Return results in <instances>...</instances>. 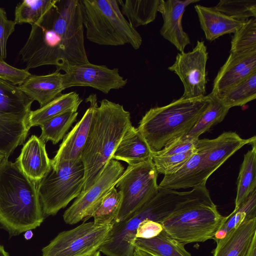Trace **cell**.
<instances>
[{"label": "cell", "mask_w": 256, "mask_h": 256, "mask_svg": "<svg viewBox=\"0 0 256 256\" xmlns=\"http://www.w3.org/2000/svg\"><path fill=\"white\" fill-rule=\"evenodd\" d=\"M80 0H56L31 25L28 38L19 54L26 69L54 65L58 72L88 61Z\"/></svg>", "instance_id": "obj_1"}, {"label": "cell", "mask_w": 256, "mask_h": 256, "mask_svg": "<svg viewBox=\"0 0 256 256\" xmlns=\"http://www.w3.org/2000/svg\"><path fill=\"white\" fill-rule=\"evenodd\" d=\"M36 184L16 162L0 166V226L10 236L40 226L44 219Z\"/></svg>", "instance_id": "obj_2"}, {"label": "cell", "mask_w": 256, "mask_h": 256, "mask_svg": "<svg viewBox=\"0 0 256 256\" xmlns=\"http://www.w3.org/2000/svg\"><path fill=\"white\" fill-rule=\"evenodd\" d=\"M100 103L82 153L84 174L80 194L88 190L98 179L124 134L132 126L130 113L123 106L107 99Z\"/></svg>", "instance_id": "obj_3"}, {"label": "cell", "mask_w": 256, "mask_h": 256, "mask_svg": "<svg viewBox=\"0 0 256 256\" xmlns=\"http://www.w3.org/2000/svg\"><path fill=\"white\" fill-rule=\"evenodd\" d=\"M210 101V94L192 98L181 96L168 104L147 111L140 121L138 128L152 152H156L185 136Z\"/></svg>", "instance_id": "obj_4"}, {"label": "cell", "mask_w": 256, "mask_h": 256, "mask_svg": "<svg viewBox=\"0 0 256 256\" xmlns=\"http://www.w3.org/2000/svg\"><path fill=\"white\" fill-rule=\"evenodd\" d=\"M87 39L102 46L130 44L134 50L142 38L121 12L116 0H80Z\"/></svg>", "instance_id": "obj_5"}, {"label": "cell", "mask_w": 256, "mask_h": 256, "mask_svg": "<svg viewBox=\"0 0 256 256\" xmlns=\"http://www.w3.org/2000/svg\"><path fill=\"white\" fill-rule=\"evenodd\" d=\"M225 218L208 194L190 202L160 224L170 236L185 244L214 239Z\"/></svg>", "instance_id": "obj_6"}, {"label": "cell", "mask_w": 256, "mask_h": 256, "mask_svg": "<svg viewBox=\"0 0 256 256\" xmlns=\"http://www.w3.org/2000/svg\"><path fill=\"white\" fill-rule=\"evenodd\" d=\"M84 174L82 162H61L51 166L50 170L36 184L44 216L56 215L80 194Z\"/></svg>", "instance_id": "obj_7"}, {"label": "cell", "mask_w": 256, "mask_h": 256, "mask_svg": "<svg viewBox=\"0 0 256 256\" xmlns=\"http://www.w3.org/2000/svg\"><path fill=\"white\" fill-rule=\"evenodd\" d=\"M158 175L152 159L128 165L115 186L122 194V202L113 222L126 219L156 194Z\"/></svg>", "instance_id": "obj_8"}, {"label": "cell", "mask_w": 256, "mask_h": 256, "mask_svg": "<svg viewBox=\"0 0 256 256\" xmlns=\"http://www.w3.org/2000/svg\"><path fill=\"white\" fill-rule=\"evenodd\" d=\"M113 223L98 226L84 222L58 234L42 250V256H90L98 250L106 239Z\"/></svg>", "instance_id": "obj_9"}, {"label": "cell", "mask_w": 256, "mask_h": 256, "mask_svg": "<svg viewBox=\"0 0 256 256\" xmlns=\"http://www.w3.org/2000/svg\"><path fill=\"white\" fill-rule=\"evenodd\" d=\"M124 167L118 160L111 159L96 182L86 192L80 194L64 212L63 219L69 224L86 222L100 204L104 196L122 176Z\"/></svg>", "instance_id": "obj_10"}, {"label": "cell", "mask_w": 256, "mask_h": 256, "mask_svg": "<svg viewBox=\"0 0 256 256\" xmlns=\"http://www.w3.org/2000/svg\"><path fill=\"white\" fill-rule=\"evenodd\" d=\"M208 60V52L204 41L198 40L192 51L178 53L174 62L168 67L182 83L184 92L182 98H192L206 96Z\"/></svg>", "instance_id": "obj_11"}, {"label": "cell", "mask_w": 256, "mask_h": 256, "mask_svg": "<svg viewBox=\"0 0 256 256\" xmlns=\"http://www.w3.org/2000/svg\"><path fill=\"white\" fill-rule=\"evenodd\" d=\"M63 74L65 89L73 86H90L105 94L124 87L128 82L118 68L90 62L70 66Z\"/></svg>", "instance_id": "obj_12"}, {"label": "cell", "mask_w": 256, "mask_h": 256, "mask_svg": "<svg viewBox=\"0 0 256 256\" xmlns=\"http://www.w3.org/2000/svg\"><path fill=\"white\" fill-rule=\"evenodd\" d=\"M256 144V137L244 139L234 132H226L213 139H198L196 144L202 154L203 164L210 175L228 158L246 144Z\"/></svg>", "instance_id": "obj_13"}, {"label": "cell", "mask_w": 256, "mask_h": 256, "mask_svg": "<svg viewBox=\"0 0 256 256\" xmlns=\"http://www.w3.org/2000/svg\"><path fill=\"white\" fill-rule=\"evenodd\" d=\"M86 102H89V107L82 118L64 136L56 154L50 160L51 166L61 162L76 164L82 162V153L88 139L94 112L98 106L96 94H90L86 99Z\"/></svg>", "instance_id": "obj_14"}, {"label": "cell", "mask_w": 256, "mask_h": 256, "mask_svg": "<svg viewBox=\"0 0 256 256\" xmlns=\"http://www.w3.org/2000/svg\"><path fill=\"white\" fill-rule=\"evenodd\" d=\"M30 129L28 120L0 93V151L8 158L24 144Z\"/></svg>", "instance_id": "obj_15"}, {"label": "cell", "mask_w": 256, "mask_h": 256, "mask_svg": "<svg viewBox=\"0 0 256 256\" xmlns=\"http://www.w3.org/2000/svg\"><path fill=\"white\" fill-rule=\"evenodd\" d=\"M200 0H160L158 12L162 17L160 35L173 44L180 52L190 44L188 34L183 30L182 20L186 8Z\"/></svg>", "instance_id": "obj_16"}, {"label": "cell", "mask_w": 256, "mask_h": 256, "mask_svg": "<svg viewBox=\"0 0 256 256\" xmlns=\"http://www.w3.org/2000/svg\"><path fill=\"white\" fill-rule=\"evenodd\" d=\"M256 72V50L231 53L214 79L212 91L214 96Z\"/></svg>", "instance_id": "obj_17"}, {"label": "cell", "mask_w": 256, "mask_h": 256, "mask_svg": "<svg viewBox=\"0 0 256 256\" xmlns=\"http://www.w3.org/2000/svg\"><path fill=\"white\" fill-rule=\"evenodd\" d=\"M216 242L213 256H256V218L244 222Z\"/></svg>", "instance_id": "obj_18"}, {"label": "cell", "mask_w": 256, "mask_h": 256, "mask_svg": "<svg viewBox=\"0 0 256 256\" xmlns=\"http://www.w3.org/2000/svg\"><path fill=\"white\" fill-rule=\"evenodd\" d=\"M16 162L30 180L36 184L50 170V159L46 143L39 137L32 135L24 144Z\"/></svg>", "instance_id": "obj_19"}, {"label": "cell", "mask_w": 256, "mask_h": 256, "mask_svg": "<svg viewBox=\"0 0 256 256\" xmlns=\"http://www.w3.org/2000/svg\"><path fill=\"white\" fill-rule=\"evenodd\" d=\"M210 176L203 164L202 154L197 150L176 172L164 176L158 187L176 190L193 188L205 186Z\"/></svg>", "instance_id": "obj_20"}, {"label": "cell", "mask_w": 256, "mask_h": 256, "mask_svg": "<svg viewBox=\"0 0 256 256\" xmlns=\"http://www.w3.org/2000/svg\"><path fill=\"white\" fill-rule=\"evenodd\" d=\"M32 100L37 101L42 108L60 96L65 90L63 74L55 72L45 75H32L18 86Z\"/></svg>", "instance_id": "obj_21"}, {"label": "cell", "mask_w": 256, "mask_h": 256, "mask_svg": "<svg viewBox=\"0 0 256 256\" xmlns=\"http://www.w3.org/2000/svg\"><path fill=\"white\" fill-rule=\"evenodd\" d=\"M194 9L206 38L210 42L224 34H234L246 21L232 18L218 10L215 7L196 4Z\"/></svg>", "instance_id": "obj_22"}, {"label": "cell", "mask_w": 256, "mask_h": 256, "mask_svg": "<svg viewBox=\"0 0 256 256\" xmlns=\"http://www.w3.org/2000/svg\"><path fill=\"white\" fill-rule=\"evenodd\" d=\"M148 144L138 128L132 126L119 142L112 159L132 165L152 159Z\"/></svg>", "instance_id": "obj_23"}, {"label": "cell", "mask_w": 256, "mask_h": 256, "mask_svg": "<svg viewBox=\"0 0 256 256\" xmlns=\"http://www.w3.org/2000/svg\"><path fill=\"white\" fill-rule=\"evenodd\" d=\"M82 102L75 92L62 94L46 106L31 110L28 117V126H40L42 124L60 114L68 112H77Z\"/></svg>", "instance_id": "obj_24"}, {"label": "cell", "mask_w": 256, "mask_h": 256, "mask_svg": "<svg viewBox=\"0 0 256 256\" xmlns=\"http://www.w3.org/2000/svg\"><path fill=\"white\" fill-rule=\"evenodd\" d=\"M134 247L152 256H192L184 244L170 236L164 230L152 238H136Z\"/></svg>", "instance_id": "obj_25"}, {"label": "cell", "mask_w": 256, "mask_h": 256, "mask_svg": "<svg viewBox=\"0 0 256 256\" xmlns=\"http://www.w3.org/2000/svg\"><path fill=\"white\" fill-rule=\"evenodd\" d=\"M118 2L122 15L136 28L154 20L160 0H118Z\"/></svg>", "instance_id": "obj_26"}, {"label": "cell", "mask_w": 256, "mask_h": 256, "mask_svg": "<svg viewBox=\"0 0 256 256\" xmlns=\"http://www.w3.org/2000/svg\"><path fill=\"white\" fill-rule=\"evenodd\" d=\"M256 190V144L244 155L237 180L234 209H237Z\"/></svg>", "instance_id": "obj_27"}, {"label": "cell", "mask_w": 256, "mask_h": 256, "mask_svg": "<svg viewBox=\"0 0 256 256\" xmlns=\"http://www.w3.org/2000/svg\"><path fill=\"white\" fill-rule=\"evenodd\" d=\"M210 101L191 130L184 137L196 140L202 134L222 122L229 112L230 108L216 96L211 93Z\"/></svg>", "instance_id": "obj_28"}, {"label": "cell", "mask_w": 256, "mask_h": 256, "mask_svg": "<svg viewBox=\"0 0 256 256\" xmlns=\"http://www.w3.org/2000/svg\"><path fill=\"white\" fill-rule=\"evenodd\" d=\"M216 96L226 106H242L256 98V72Z\"/></svg>", "instance_id": "obj_29"}, {"label": "cell", "mask_w": 256, "mask_h": 256, "mask_svg": "<svg viewBox=\"0 0 256 256\" xmlns=\"http://www.w3.org/2000/svg\"><path fill=\"white\" fill-rule=\"evenodd\" d=\"M256 218V190L248 199L226 218L216 233L214 239L218 240L244 222Z\"/></svg>", "instance_id": "obj_30"}, {"label": "cell", "mask_w": 256, "mask_h": 256, "mask_svg": "<svg viewBox=\"0 0 256 256\" xmlns=\"http://www.w3.org/2000/svg\"><path fill=\"white\" fill-rule=\"evenodd\" d=\"M78 114L77 112H68L49 120L40 126L42 133L39 138L45 143L50 140L54 144H58L76 120Z\"/></svg>", "instance_id": "obj_31"}, {"label": "cell", "mask_w": 256, "mask_h": 256, "mask_svg": "<svg viewBox=\"0 0 256 256\" xmlns=\"http://www.w3.org/2000/svg\"><path fill=\"white\" fill-rule=\"evenodd\" d=\"M56 0H24L18 2L14 10L16 24L38 22L42 16L56 3Z\"/></svg>", "instance_id": "obj_32"}, {"label": "cell", "mask_w": 256, "mask_h": 256, "mask_svg": "<svg viewBox=\"0 0 256 256\" xmlns=\"http://www.w3.org/2000/svg\"><path fill=\"white\" fill-rule=\"evenodd\" d=\"M122 202V194L116 186L104 196L100 204L92 215L94 222L98 226L112 223L117 216Z\"/></svg>", "instance_id": "obj_33"}, {"label": "cell", "mask_w": 256, "mask_h": 256, "mask_svg": "<svg viewBox=\"0 0 256 256\" xmlns=\"http://www.w3.org/2000/svg\"><path fill=\"white\" fill-rule=\"evenodd\" d=\"M231 53L256 50V18L246 20L234 33L230 42Z\"/></svg>", "instance_id": "obj_34"}, {"label": "cell", "mask_w": 256, "mask_h": 256, "mask_svg": "<svg viewBox=\"0 0 256 256\" xmlns=\"http://www.w3.org/2000/svg\"><path fill=\"white\" fill-rule=\"evenodd\" d=\"M215 8L226 15L239 20L256 17V0H221Z\"/></svg>", "instance_id": "obj_35"}, {"label": "cell", "mask_w": 256, "mask_h": 256, "mask_svg": "<svg viewBox=\"0 0 256 256\" xmlns=\"http://www.w3.org/2000/svg\"><path fill=\"white\" fill-rule=\"evenodd\" d=\"M197 152L196 148L186 152L168 156H158L152 154V160L158 174H170L183 166Z\"/></svg>", "instance_id": "obj_36"}, {"label": "cell", "mask_w": 256, "mask_h": 256, "mask_svg": "<svg viewBox=\"0 0 256 256\" xmlns=\"http://www.w3.org/2000/svg\"><path fill=\"white\" fill-rule=\"evenodd\" d=\"M16 24L14 20L8 18L4 9L0 7V60L6 58L7 42L14 31Z\"/></svg>", "instance_id": "obj_37"}, {"label": "cell", "mask_w": 256, "mask_h": 256, "mask_svg": "<svg viewBox=\"0 0 256 256\" xmlns=\"http://www.w3.org/2000/svg\"><path fill=\"white\" fill-rule=\"evenodd\" d=\"M30 75L26 69L18 68L0 60V78L13 85H21Z\"/></svg>", "instance_id": "obj_38"}, {"label": "cell", "mask_w": 256, "mask_h": 256, "mask_svg": "<svg viewBox=\"0 0 256 256\" xmlns=\"http://www.w3.org/2000/svg\"><path fill=\"white\" fill-rule=\"evenodd\" d=\"M196 140H191L184 137L179 138L167 145L161 150L152 153L158 156H168L186 152L195 149Z\"/></svg>", "instance_id": "obj_39"}, {"label": "cell", "mask_w": 256, "mask_h": 256, "mask_svg": "<svg viewBox=\"0 0 256 256\" xmlns=\"http://www.w3.org/2000/svg\"><path fill=\"white\" fill-rule=\"evenodd\" d=\"M163 230L161 224L152 220H146L138 225L136 236L138 238H150L157 236Z\"/></svg>", "instance_id": "obj_40"}, {"label": "cell", "mask_w": 256, "mask_h": 256, "mask_svg": "<svg viewBox=\"0 0 256 256\" xmlns=\"http://www.w3.org/2000/svg\"><path fill=\"white\" fill-rule=\"evenodd\" d=\"M133 256H152L147 252L142 250L134 248Z\"/></svg>", "instance_id": "obj_41"}, {"label": "cell", "mask_w": 256, "mask_h": 256, "mask_svg": "<svg viewBox=\"0 0 256 256\" xmlns=\"http://www.w3.org/2000/svg\"><path fill=\"white\" fill-rule=\"evenodd\" d=\"M0 256H10L9 254L5 250L4 247L0 245Z\"/></svg>", "instance_id": "obj_42"}, {"label": "cell", "mask_w": 256, "mask_h": 256, "mask_svg": "<svg viewBox=\"0 0 256 256\" xmlns=\"http://www.w3.org/2000/svg\"><path fill=\"white\" fill-rule=\"evenodd\" d=\"M6 158H8L7 157L6 154L1 151H0V166L2 164V162Z\"/></svg>", "instance_id": "obj_43"}, {"label": "cell", "mask_w": 256, "mask_h": 256, "mask_svg": "<svg viewBox=\"0 0 256 256\" xmlns=\"http://www.w3.org/2000/svg\"><path fill=\"white\" fill-rule=\"evenodd\" d=\"M32 232L31 230H28L26 232L24 237L26 240H29L32 236Z\"/></svg>", "instance_id": "obj_44"}, {"label": "cell", "mask_w": 256, "mask_h": 256, "mask_svg": "<svg viewBox=\"0 0 256 256\" xmlns=\"http://www.w3.org/2000/svg\"><path fill=\"white\" fill-rule=\"evenodd\" d=\"M90 256H100V252L99 250H98L97 252H95Z\"/></svg>", "instance_id": "obj_45"}]
</instances>
